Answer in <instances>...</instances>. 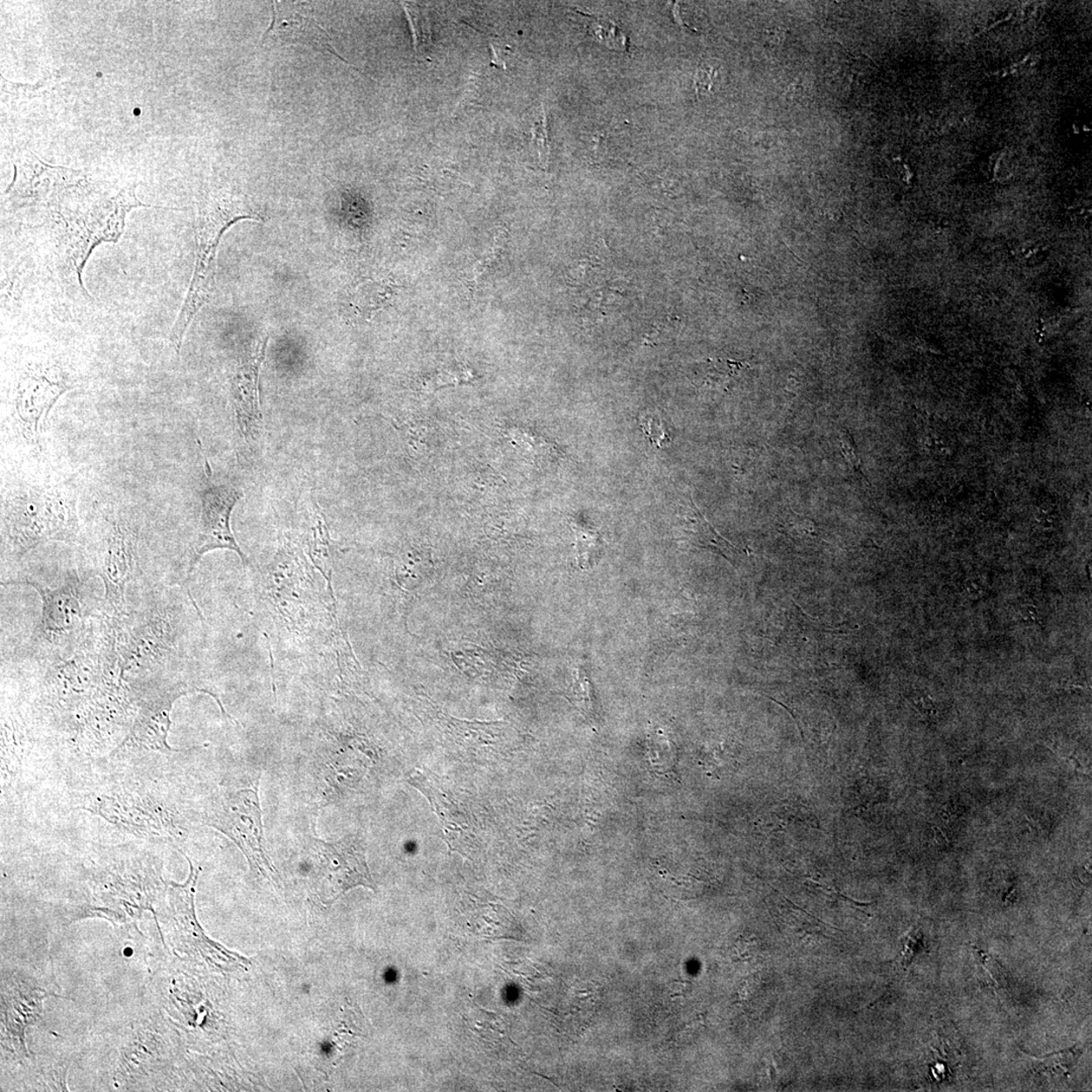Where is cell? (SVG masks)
<instances>
[{
  "label": "cell",
  "mask_w": 1092,
  "mask_h": 1092,
  "mask_svg": "<svg viewBox=\"0 0 1092 1092\" xmlns=\"http://www.w3.org/2000/svg\"><path fill=\"white\" fill-rule=\"evenodd\" d=\"M80 493L67 483L21 485L6 494L3 509L5 557L22 558L49 542L74 544L80 533Z\"/></svg>",
  "instance_id": "obj_1"
},
{
  "label": "cell",
  "mask_w": 1092,
  "mask_h": 1092,
  "mask_svg": "<svg viewBox=\"0 0 1092 1092\" xmlns=\"http://www.w3.org/2000/svg\"><path fill=\"white\" fill-rule=\"evenodd\" d=\"M242 220H260L242 194L227 186H209L200 193L197 217V262L190 290L171 334L178 353L193 318L211 296L216 275L220 239L229 228Z\"/></svg>",
  "instance_id": "obj_2"
},
{
  "label": "cell",
  "mask_w": 1092,
  "mask_h": 1092,
  "mask_svg": "<svg viewBox=\"0 0 1092 1092\" xmlns=\"http://www.w3.org/2000/svg\"><path fill=\"white\" fill-rule=\"evenodd\" d=\"M141 526L130 513L114 505L94 520L87 542L91 576L105 584L110 615L126 612V591L141 577L139 536Z\"/></svg>",
  "instance_id": "obj_3"
},
{
  "label": "cell",
  "mask_w": 1092,
  "mask_h": 1092,
  "mask_svg": "<svg viewBox=\"0 0 1092 1092\" xmlns=\"http://www.w3.org/2000/svg\"><path fill=\"white\" fill-rule=\"evenodd\" d=\"M143 204L136 196V186L122 188L115 197L96 201L80 212H57L61 220V245L65 257L75 272L83 292L82 272L91 253L102 243H116L125 230L127 214Z\"/></svg>",
  "instance_id": "obj_4"
},
{
  "label": "cell",
  "mask_w": 1092,
  "mask_h": 1092,
  "mask_svg": "<svg viewBox=\"0 0 1092 1092\" xmlns=\"http://www.w3.org/2000/svg\"><path fill=\"white\" fill-rule=\"evenodd\" d=\"M9 584H30L40 594L42 615L36 634L49 655L70 651L86 635L88 613L77 575L53 588L29 577Z\"/></svg>",
  "instance_id": "obj_5"
},
{
  "label": "cell",
  "mask_w": 1092,
  "mask_h": 1092,
  "mask_svg": "<svg viewBox=\"0 0 1092 1092\" xmlns=\"http://www.w3.org/2000/svg\"><path fill=\"white\" fill-rule=\"evenodd\" d=\"M205 821L237 844L252 870L268 878L275 875L276 869L265 849L257 788L224 793L213 803Z\"/></svg>",
  "instance_id": "obj_6"
},
{
  "label": "cell",
  "mask_w": 1092,
  "mask_h": 1092,
  "mask_svg": "<svg viewBox=\"0 0 1092 1092\" xmlns=\"http://www.w3.org/2000/svg\"><path fill=\"white\" fill-rule=\"evenodd\" d=\"M314 851V887L320 900L330 905L355 887L376 890L368 868L366 844L359 836L335 842L311 838Z\"/></svg>",
  "instance_id": "obj_7"
},
{
  "label": "cell",
  "mask_w": 1092,
  "mask_h": 1092,
  "mask_svg": "<svg viewBox=\"0 0 1092 1092\" xmlns=\"http://www.w3.org/2000/svg\"><path fill=\"white\" fill-rule=\"evenodd\" d=\"M11 164L15 174L5 197L18 206L58 205L87 184L83 172L45 164L27 149H18Z\"/></svg>",
  "instance_id": "obj_8"
},
{
  "label": "cell",
  "mask_w": 1092,
  "mask_h": 1092,
  "mask_svg": "<svg viewBox=\"0 0 1092 1092\" xmlns=\"http://www.w3.org/2000/svg\"><path fill=\"white\" fill-rule=\"evenodd\" d=\"M68 378L60 368L47 364L24 368L18 376L15 395L17 424L30 445L40 447L41 424L60 396L68 391Z\"/></svg>",
  "instance_id": "obj_9"
},
{
  "label": "cell",
  "mask_w": 1092,
  "mask_h": 1092,
  "mask_svg": "<svg viewBox=\"0 0 1092 1092\" xmlns=\"http://www.w3.org/2000/svg\"><path fill=\"white\" fill-rule=\"evenodd\" d=\"M240 498L242 493L228 486H210L201 494L200 528L188 574L192 573L201 556L216 550L235 551L244 564L248 563L231 529L232 511Z\"/></svg>",
  "instance_id": "obj_10"
},
{
  "label": "cell",
  "mask_w": 1092,
  "mask_h": 1092,
  "mask_svg": "<svg viewBox=\"0 0 1092 1092\" xmlns=\"http://www.w3.org/2000/svg\"><path fill=\"white\" fill-rule=\"evenodd\" d=\"M193 691L184 682L162 689L152 696L142 700L134 724L122 747H134L156 752H181L173 750L167 743L171 730L172 705L182 695Z\"/></svg>",
  "instance_id": "obj_11"
},
{
  "label": "cell",
  "mask_w": 1092,
  "mask_h": 1092,
  "mask_svg": "<svg viewBox=\"0 0 1092 1092\" xmlns=\"http://www.w3.org/2000/svg\"><path fill=\"white\" fill-rule=\"evenodd\" d=\"M268 338L260 341L240 362L232 381V395L240 430L246 439H256L262 427V416L259 409V370L265 356Z\"/></svg>",
  "instance_id": "obj_12"
},
{
  "label": "cell",
  "mask_w": 1092,
  "mask_h": 1092,
  "mask_svg": "<svg viewBox=\"0 0 1092 1092\" xmlns=\"http://www.w3.org/2000/svg\"><path fill=\"white\" fill-rule=\"evenodd\" d=\"M93 805L89 810H94L110 822L133 833L155 836L166 834L165 822H162L159 809L155 806L148 808L146 803H135L132 798L122 796H101Z\"/></svg>",
  "instance_id": "obj_13"
},
{
  "label": "cell",
  "mask_w": 1092,
  "mask_h": 1092,
  "mask_svg": "<svg viewBox=\"0 0 1092 1092\" xmlns=\"http://www.w3.org/2000/svg\"><path fill=\"white\" fill-rule=\"evenodd\" d=\"M406 781L424 793L430 802L435 812L444 823L445 834L451 836L452 841L453 835L469 834V818L459 808L457 799L451 794V792L444 788V783L438 776L429 772L415 771L406 779Z\"/></svg>",
  "instance_id": "obj_14"
},
{
  "label": "cell",
  "mask_w": 1092,
  "mask_h": 1092,
  "mask_svg": "<svg viewBox=\"0 0 1092 1092\" xmlns=\"http://www.w3.org/2000/svg\"><path fill=\"white\" fill-rule=\"evenodd\" d=\"M269 32L281 36L288 41L313 44L323 51L340 57L337 54L327 32L315 19L298 14L295 10H288L287 8L278 10L275 4H273V21L266 34Z\"/></svg>",
  "instance_id": "obj_15"
},
{
  "label": "cell",
  "mask_w": 1092,
  "mask_h": 1092,
  "mask_svg": "<svg viewBox=\"0 0 1092 1092\" xmlns=\"http://www.w3.org/2000/svg\"><path fill=\"white\" fill-rule=\"evenodd\" d=\"M744 368V362L731 360H711L702 368L704 385L713 389H727Z\"/></svg>",
  "instance_id": "obj_16"
},
{
  "label": "cell",
  "mask_w": 1092,
  "mask_h": 1092,
  "mask_svg": "<svg viewBox=\"0 0 1092 1092\" xmlns=\"http://www.w3.org/2000/svg\"><path fill=\"white\" fill-rule=\"evenodd\" d=\"M571 528L576 533L578 564L582 568H589L601 557L603 550L601 535L599 531L577 524L571 525Z\"/></svg>",
  "instance_id": "obj_17"
},
{
  "label": "cell",
  "mask_w": 1092,
  "mask_h": 1092,
  "mask_svg": "<svg viewBox=\"0 0 1092 1092\" xmlns=\"http://www.w3.org/2000/svg\"><path fill=\"white\" fill-rule=\"evenodd\" d=\"M1082 1054V1048L1077 1045L1070 1049H1066L1052 1054L1045 1055L1037 1060V1066L1040 1071L1045 1072L1054 1076L1068 1077L1070 1074L1072 1068L1077 1062L1079 1057Z\"/></svg>",
  "instance_id": "obj_18"
},
{
  "label": "cell",
  "mask_w": 1092,
  "mask_h": 1092,
  "mask_svg": "<svg viewBox=\"0 0 1092 1092\" xmlns=\"http://www.w3.org/2000/svg\"><path fill=\"white\" fill-rule=\"evenodd\" d=\"M402 8L406 11L408 23L411 28L416 53L424 54L431 45V31L428 17L417 5L405 4Z\"/></svg>",
  "instance_id": "obj_19"
},
{
  "label": "cell",
  "mask_w": 1092,
  "mask_h": 1092,
  "mask_svg": "<svg viewBox=\"0 0 1092 1092\" xmlns=\"http://www.w3.org/2000/svg\"><path fill=\"white\" fill-rule=\"evenodd\" d=\"M313 519L314 542L311 546L312 558H313L317 567L326 576L330 573L329 538L326 524H325L323 516L318 508L315 510Z\"/></svg>",
  "instance_id": "obj_20"
},
{
  "label": "cell",
  "mask_w": 1092,
  "mask_h": 1092,
  "mask_svg": "<svg viewBox=\"0 0 1092 1092\" xmlns=\"http://www.w3.org/2000/svg\"><path fill=\"white\" fill-rule=\"evenodd\" d=\"M975 957L981 970L983 983L997 990L1006 987V976L1004 968L990 954L976 947H973Z\"/></svg>",
  "instance_id": "obj_21"
},
{
  "label": "cell",
  "mask_w": 1092,
  "mask_h": 1092,
  "mask_svg": "<svg viewBox=\"0 0 1092 1092\" xmlns=\"http://www.w3.org/2000/svg\"><path fill=\"white\" fill-rule=\"evenodd\" d=\"M640 424L652 445L664 448L671 444V432L664 420L656 416L646 415L640 419Z\"/></svg>",
  "instance_id": "obj_22"
},
{
  "label": "cell",
  "mask_w": 1092,
  "mask_h": 1092,
  "mask_svg": "<svg viewBox=\"0 0 1092 1092\" xmlns=\"http://www.w3.org/2000/svg\"><path fill=\"white\" fill-rule=\"evenodd\" d=\"M533 143H535L536 150L538 153L542 164H548L550 145L548 129H546V118L544 113L542 114V119L536 122L535 126H533Z\"/></svg>",
  "instance_id": "obj_23"
},
{
  "label": "cell",
  "mask_w": 1092,
  "mask_h": 1092,
  "mask_svg": "<svg viewBox=\"0 0 1092 1092\" xmlns=\"http://www.w3.org/2000/svg\"><path fill=\"white\" fill-rule=\"evenodd\" d=\"M902 965L907 967L910 963H912L914 958L919 954L921 948H924V944H922V934L920 931H916V929H913V931L906 934V937L902 939Z\"/></svg>",
  "instance_id": "obj_24"
},
{
  "label": "cell",
  "mask_w": 1092,
  "mask_h": 1092,
  "mask_svg": "<svg viewBox=\"0 0 1092 1092\" xmlns=\"http://www.w3.org/2000/svg\"><path fill=\"white\" fill-rule=\"evenodd\" d=\"M838 446H840L844 458L850 469L861 473V464L857 455L854 440L847 430H842L840 438H838Z\"/></svg>",
  "instance_id": "obj_25"
},
{
  "label": "cell",
  "mask_w": 1092,
  "mask_h": 1092,
  "mask_svg": "<svg viewBox=\"0 0 1092 1092\" xmlns=\"http://www.w3.org/2000/svg\"><path fill=\"white\" fill-rule=\"evenodd\" d=\"M718 68L714 65L705 64L698 70L696 86L698 93H710L713 88Z\"/></svg>",
  "instance_id": "obj_26"
},
{
  "label": "cell",
  "mask_w": 1092,
  "mask_h": 1092,
  "mask_svg": "<svg viewBox=\"0 0 1092 1092\" xmlns=\"http://www.w3.org/2000/svg\"><path fill=\"white\" fill-rule=\"evenodd\" d=\"M962 592L971 600H978L985 593L984 584L976 578H967L962 584Z\"/></svg>",
  "instance_id": "obj_27"
},
{
  "label": "cell",
  "mask_w": 1092,
  "mask_h": 1092,
  "mask_svg": "<svg viewBox=\"0 0 1092 1092\" xmlns=\"http://www.w3.org/2000/svg\"><path fill=\"white\" fill-rule=\"evenodd\" d=\"M1020 622L1026 626H1035L1040 623V613L1036 606L1032 604H1025L1019 610Z\"/></svg>",
  "instance_id": "obj_28"
},
{
  "label": "cell",
  "mask_w": 1092,
  "mask_h": 1092,
  "mask_svg": "<svg viewBox=\"0 0 1092 1092\" xmlns=\"http://www.w3.org/2000/svg\"><path fill=\"white\" fill-rule=\"evenodd\" d=\"M788 525H789V528H791V529L796 532L797 535L799 536H811L812 535H814V532H815L814 526H812V522H810V520L806 519V518H802L799 516L795 518L794 516V518L791 519V522L788 523Z\"/></svg>",
  "instance_id": "obj_29"
},
{
  "label": "cell",
  "mask_w": 1092,
  "mask_h": 1092,
  "mask_svg": "<svg viewBox=\"0 0 1092 1092\" xmlns=\"http://www.w3.org/2000/svg\"><path fill=\"white\" fill-rule=\"evenodd\" d=\"M758 946L759 942L757 939L753 937L740 942L739 948H738V957L744 960H750L752 957H755L758 951Z\"/></svg>",
  "instance_id": "obj_30"
},
{
  "label": "cell",
  "mask_w": 1092,
  "mask_h": 1092,
  "mask_svg": "<svg viewBox=\"0 0 1092 1092\" xmlns=\"http://www.w3.org/2000/svg\"><path fill=\"white\" fill-rule=\"evenodd\" d=\"M916 705H918L919 710H920L922 713H928H928H934V704H933V701H932V699H931V698H929V697H928V696L921 697V698L918 701V704H916Z\"/></svg>",
  "instance_id": "obj_31"
},
{
  "label": "cell",
  "mask_w": 1092,
  "mask_h": 1092,
  "mask_svg": "<svg viewBox=\"0 0 1092 1092\" xmlns=\"http://www.w3.org/2000/svg\"><path fill=\"white\" fill-rule=\"evenodd\" d=\"M1068 760H1069V762H1071V764H1072V765H1074V766H1075V769H1076V770H1081V773H1082V774H1083V768H1082V764H1081V763H1079V762H1078V760H1076V758H1074V756H1072V757H1069V758H1068Z\"/></svg>",
  "instance_id": "obj_32"
}]
</instances>
